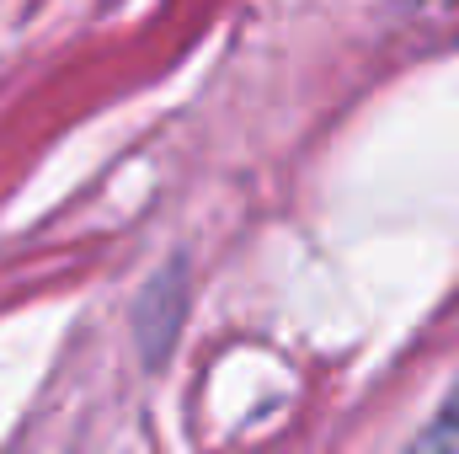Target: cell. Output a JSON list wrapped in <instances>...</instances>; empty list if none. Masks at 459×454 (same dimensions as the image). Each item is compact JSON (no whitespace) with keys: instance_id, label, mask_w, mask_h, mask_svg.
I'll return each mask as SVG.
<instances>
[]
</instances>
